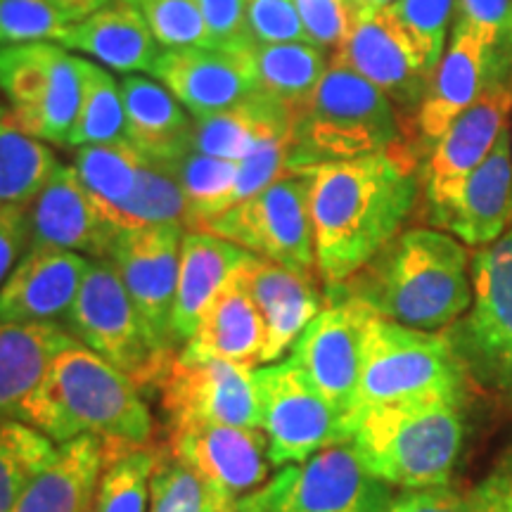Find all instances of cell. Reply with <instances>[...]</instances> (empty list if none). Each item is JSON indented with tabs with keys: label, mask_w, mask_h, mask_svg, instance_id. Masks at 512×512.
<instances>
[{
	"label": "cell",
	"mask_w": 512,
	"mask_h": 512,
	"mask_svg": "<svg viewBox=\"0 0 512 512\" xmlns=\"http://www.w3.org/2000/svg\"><path fill=\"white\" fill-rule=\"evenodd\" d=\"M463 437L460 401L422 399L361 411L349 446L370 475L406 491L448 484Z\"/></svg>",
	"instance_id": "277c9868"
},
{
	"label": "cell",
	"mask_w": 512,
	"mask_h": 512,
	"mask_svg": "<svg viewBox=\"0 0 512 512\" xmlns=\"http://www.w3.org/2000/svg\"><path fill=\"white\" fill-rule=\"evenodd\" d=\"M394 0H354L358 15H363V12H373V10H382L387 8V5H392Z\"/></svg>",
	"instance_id": "f5cc1de1"
},
{
	"label": "cell",
	"mask_w": 512,
	"mask_h": 512,
	"mask_svg": "<svg viewBox=\"0 0 512 512\" xmlns=\"http://www.w3.org/2000/svg\"><path fill=\"white\" fill-rule=\"evenodd\" d=\"M512 43V41H510ZM510 43L496 50L489 81L460 117L432 145L420 166L425 214L434 228L448 226L460 192L472 171L494 150L512 117V57Z\"/></svg>",
	"instance_id": "52a82bcc"
},
{
	"label": "cell",
	"mask_w": 512,
	"mask_h": 512,
	"mask_svg": "<svg viewBox=\"0 0 512 512\" xmlns=\"http://www.w3.org/2000/svg\"><path fill=\"white\" fill-rule=\"evenodd\" d=\"M214 48H254L247 31V0H192Z\"/></svg>",
	"instance_id": "7dc6e473"
},
{
	"label": "cell",
	"mask_w": 512,
	"mask_h": 512,
	"mask_svg": "<svg viewBox=\"0 0 512 512\" xmlns=\"http://www.w3.org/2000/svg\"><path fill=\"white\" fill-rule=\"evenodd\" d=\"M55 444L95 437L105 448L147 446L152 415L124 370L88 347L64 349L19 411Z\"/></svg>",
	"instance_id": "3957f363"
},
{
	"label": "cell",
	"mask_w": 512,
	"mask_h": 512,
	"mask_svg": "<svg viewBox=\"0 0 512 512\" xmlns=\"http://www.w3.org/2000/svg\"><path fill=\"white\" fill-rule=\"evenodd\" d=\"M510 133H512V131H510Z\"/></svg>",
	"instance_id": "11a10c76"
},
{
	"label": "cell",
	"mask_w": 512,
	"mask_h": 512,
	"mask_svg": "<svg viewBox=\"0 0 512 512\" xmlns=\"http://www.w3.org/2000/svg\"><path fill=\"white\" fill-rule=\"evenodd\" d=\"M79 344L53 323H0V418H19L64 349Z\"/></svg>",
	"instance_id": "f546056e"
},
{
	"label": "cell",
	"mask_w": 512,
	"mask_h": 512,
	"mask_svg": "<svg viewBox=\"0 0 512 512\" xmlns=\"http://www.w3.org/2000/svg\"><path fill=\"white\" fill-rule=\"evenodd\" d=\"M31 247L110 256L121 230L100 209L74 166L62 164L29 204Z\"/></svg>",
	"instance_id": "ffe728a7"
},
{
	"label": "cell",
	"mask_w": 512,
	"mask_h": 512,
	"mask_svg": "<svg viewBox=\"0 0 512 512\" xmlns=\"http://www.w3.org/2000/svg\"><path fill=\"white\" fill-rule=\"evenodd\" d=\"M389 512H477L472 491L453 486H427V489H406L392 501Z\"/></svg>",
	"instance_id": "c3c4849f"
},
{
	"label": "cell",
	"mask_w": 512,
	"mask_h": 512,
	"mask_svg": "<svg viewBox=\"0 0 512 512\" xmlns=\"http://www.w3.org/2000/svg\"><path fill=\"white\" fill-rule=\"evenodd\" d=\"M3 209H5V207H3V204H0V211H3Z\"/></svg>",
	"instance_id": "db71d44e"
},
{
	"label": "cell",
	"mask_w": 512,
	"mask_h": 512,
	"mask_svg": "<svg viewBox=\"0 0 512 512\" xmlns=\"http://www.w3.org/2000/svg\"><path fill=\"white\" fill-rule=\"evenodd\" d=\"M60 46L88 55L105 69L124 76L136 72L152 74L162 53L133 0H112L91 17L69 24Z\"/></svg>",
	"instance_id": "cb8c5ba5"
},
{
	"label": "cell",
	"mask_w": 512,
	"mask_h": 512,
	"mask_svg": "<svg viewBox=\"0 0 512 512\" xmlns=\"http://www.w3.org/2000/svg\"><path fill=\"white\" fill-rule=\"evenodd\" d=\"M368 309L349 297H330V304L306 325L292 344V361L325 396L342 420L349 422L356 408L361 380L363 328Z\"/></svg>",
	"instance_id": "9a60e30c"
},
{
	"label": "cell",
	"mask_w": 512,
	"mask_h": 512,
	"mask_svg": "<svg viewBox=\"0 0 512 512\" xmlns=\"http://www.w3.org/2000/svg\"><path fill=\"white\" fill-rule=\"evenodd\" d=\"M157 384L171 427H261L256 377L252 366L245 363L174 354Z\"/></svg>",
	"instance_id": "5bb4252c"
},
{
	"label": "cell",
	"mask_w": 512,
	"mask_h": 512,
	"mask_svg": "<svg viewBox=\"0 0 512 512\" xmlns=\"http://www.w3.org/2000/svg\"><path fill=\"white\" fill-rule=\"evenodd\" d=\"M169 453L233 505L261 489L271 472L268 439L261 427H171Z\"/></svg>",
	"instance_id": "e0dca14e"
},
{
	"label": "cell",
	"mask_w": 512,
	"mask_h": 512,
	"mask_svg": "<svg viewBox=\"0 0 512 512\" xmlns=\"http://www.w3.org/2000/svg\"><path fill=\"white\" fill-rule=\"evenodd\" d=\"M159 451L162 448L150 446L105 451V470L95 491L93 512H145Z\"/></svg>",
	"instance_id": "f35d334b"
},
{
	"label": "cell",
	"mask_w": 512,
	"mask_h": 512,
	"mask_svg": "<svg viewBox=\"0 0 512 512\" xmlns=\"http://www.w3.org/2000/svg\"><path fill=\"white\" fill-rule=\"evenodd\" d=\"M188 219V200L169 162L147 159L140 166L138 183L124 207L114 214L121 233L152 226H183Z\"/></svg>",
	"instance_id": "d590c367"
},
{
	"label": "cell",
	"mask_w": 512,
	"mask_h": 512,
	"mask_svg": "<svg viewBox=\"0 0 512 512\" xmlns=\"http://www.w3.org/2000/svg\"><path fill=\"white\" fill-rule=\"evenodd\" d=\"M162 50L214 48L211 34L192 0H133Z\"/></svg>",
	"instance_id": "b9f144b4"
},
{
	"label": "cell",
	"mask_w": 512,
	"mask_h": 512,
	"mask_svg": "<svg viewBox=\"0 0 512 512\" xmlns=\"http://www.w3.org/2000/svg\"><path fill=\"white\" fill-rule=\"evenodd\" d=\"M150 512H238V505L221 498L171 453L159 451L152 472Z\"/></svg>",
	"instance_id": "60d3db41"
},
{
	"label": "cell",
	"mask_w": 512,
	"mask_h": 512,
	"mask_svg": "<svg viewBox=\"0 0 512 512\" xmlns=\"http://www.w3.org/2000/svg\"><path fill=\"white\" fill-rule=\"evenodd\" d=\"M252 252L219 235L190 230L183 235L181 261H178L176 302L171 313V335L174 342H188L197 328V320Z\"/></svg>",
	"instance_id": "4316f807"
},
{
	"label": "cell",
	"mask_w": 512,
	"mask_h": 512,
	"mask_svg": "<svg viewBox=\"0 0 512 512\" xmlns=\"http://www.w3.org/2000/svg\"><path fill=\"white\" fill-rule=\"evenodd\" d=\"M401 143H413V138L394 102L363 76L335 62L292 114V169L347 162Z\"/></svg>",
	"instance_id": "5b68a950"
},
{
	"label": "cell",
	"mask_w": 512,
	"mask_h": 512,
	"mask_svg": "<svg viewBox=\"0 0 512 512\" xmlns=\"http://www.w3.org/2000/svg\"><path fill=\"white\" fill-rule=\"evenodd\" d=\"M183 226H152L119 235L110 259L117 264L145 335L159 354H174L171 313L176 302Z\"/></svg>",
	"instance_id": "2e32d148"
},
{
	"label": "cell",
	"mask_w": 512,
	"mask_h": 512,
	"mask_svg": "<svg viewBox=\"0 0 512 512\" xmlns=\"http://www.w3.org/2000/svg\"><path fill=\"white\" fill-rule=\"evenodd\" d=\"M247 31L252 46L309 43L294 0H247Z\"/></svg>",
	"instance_id": "ee69618b"
},
{
	"label": "cell",
	"mask_w": 512,
	"mask_h": 512,
	"mask_svg": "<svg viewBox=\"0 0 512 512\" xmlns=\"http://www.w3.org/2000/svg\"><path fill=\"white\" fill-rule=\"evenodd\" d=\"M60 166L50 145L24 133L0 102V204L29 207Z\"/></svg>",
	"instance_id": "1f68e13d"
},
{
	"label": "cell",
	"mask_w": 512,
	"mask_h": 512,
	"mask_svg": "<svg viewBox=\"0 0 512 512\" xmlns=\"http://www.w3.org/2000/svg\"><path fill=\"white\" fill-rule=\"evenodd\" d=\"M143 162L145 155H140L128 140H119V143L76 147L72 166L100 209L114 223V214L124 207L136 188Z\"/></svg>",
	"instance_id": "836d02e7"
},
{
	"label": "cell",
	"mask_w": 512,
	"mask_h": 512,
	"mask_svg": "<svg viewBox=\"0 0 512 512\" xmlns=\"http://www.w3.org/2000/svg\"><path fill=\"white\" fill-rule=\"evenodd\" d=\"M292 136V112L264 93L192 124V147L202 155L240 162L261 147Z\"/></svg>",
	"instance_id": "f1b7e54d"
},
{
	"label": "cell",
	"mask_w": 512,
	"mask_h": 512,
	"mask_svg": "<svg viewBox=\"0 0 512 512\" xmlns=\"http://www.w3.org/2000/svg\"><path fill=\"white\" fill-rule=\"evenodd\" d=\"M188 200L185 228L202 230L211 219L233 207L235 178L240 162L202 155L195 147L169 162Z\"/></svg>",
	"instance_id": "e575fe53"
},
{
	"label": "cell",
	"mask_w": 512,
	"mask_h": 512,
	"mask_svg": "<svg viewBox=\"0 0 512 512\" xmlns=\"http://www.w3.org/2000/svg\"><path fill=\"white\" fill-rule=\"evenodd\" d=\"M91 259L31 247L0 287V323H67Z\"/></svg>",
	"instance_id": "7402d4cb"
},
{
	"label": "cell",
	"mask_w": 512,
	"mask_h": 512,
	"mask_svg": "<svg viewBox=\"0 0 512 512\" xmlns=\"http://www.w3.org/2000/svg\"><path fill=\"white\" fill-rule=\"evenodd\" d=\"M152 74L192 119L228 110L259 93L252 48L162 50Z\"/></svg>",
	"instance_id": "d6986e66"
},
{
	"label": "cell",
	"mask_w": 512,
	"mask_h": 512,
	"mask_svg": "<svg viewBox=\"0 0 512 512\" xmlns=\"http://www.w3.org/2000/svg\"><path fill=\"white\" fill-rule=\"evenodd\" d=\"M254 377L273 467L304 463L325 448L349 444L347 422L292 358L266 363Z\"/></svg>",
	"instance_id": "4fadbf2b"
},
{
	"label": "cell",
	"mask_w": 512,
	"mask_h": 512,
	"mask_svg": "<svg viewBox=\"0 0 512 512\" xmlns=\"http://www.w3.org/2000/svg\"><path fill=\"white\" fill-rule=\"evenodd\" d=\"M67 325L83 347L124 370L138 387L157 384L174 356L152 349L119 268L110 256L91 259Z\"/></svg>",
	"instance_id": "8fae6325"
},
{
	"label": "cell",
	"mask_w": 512,
	"mask_h": 512,
	"mask_svg": "<svg viewBox=\"0 0 512 512\" xmlns=\"http://www.w3.org/2000/svg\"><path fill=\"white\" fill-rule=\"evenodd\" d=\"M69 22L53 0H0V46L60 43Z\"/></svg>",
	"instance_id": "7bdbcfd3"
},
{
	"label": "cell",
	"mask_w": 512,
	"mask_h": 512,
	"mask_svg": "<svg viewBox=\"0 0 512 512\" xmlns=\"http://www.w3.org/2000/svg\"><path fill=\"white\" fill-rule=\"evenodd\" d=\"M235 275L264 320L266 342L261 363L283 361L285 351L325 306L316 278L290 271L256 254L249 256Z\"/></svg>",
	"instance_id": "603a6c76"
},
{
	"label": "cell",
	"mask_w": 512,
	"mask_h": 512,
	"mask_svg": "<svg viewBox=\"0 0 512 512\" xmlns=\"http://www.w3.org/2000/svg\"><path fill=\"white\" fill-rule=\"evenodd\" d=\"M264 342V320L240 278L233 273L207 304L181 354L185 358H202V361H230L252 366L264 356Z\"/></svg>",
	"instance_id": "484cf974"
},
{
	"label": "cell",
	"mask_w": 512,
	"mask_h": 512,
	"mask_svg": "<svg viewBox=\"0 0 512 512\" xmlns=\"http://www.w3.org/2000/svg\"><path fill=\"white\" fill-rule=\"evenodd\" d=\"M444 332L465 375L512 406V228L472 254V306Z\"/></svg>",
	"instance_id": "ba28073f"
},
{
	"label": "cell",
	"mask_w": 512,
	"mask_h": 512,
	"mask_svg": "<svg viewBox=\"0 0 512 512\" xmlns=\"http://www.w3.org/2000/svg\"><path fill=\"white\" fill-rule=\"evenodd\" d=\"M420 166L413 143L309 166L316 264L328 292L347 283L401 233L422 190Z\"/></svg>",
	"instance_id": "6da1fadb"
},
{
	"label": "cell",
	"mask_w": 512,
	"mask_h": 512,
	"mask_svg": "<svg viewBox=\"0 0 512 512\" xmlns=\"http://www.w3.org/2000/svg\"><path fill=\"white\" fill-rule=\"evenodd\" d=\"M126 140V114L121 83L93 60H83L81 100L69 136V147L102 145Z\"/></svg>",
	"instance_id": "8d00e7d4"
},
{
	"label": "cell",
	"mask_w": 512,
	"mask_h": 512,
	"mask_svg": "<svg viewBox=\"0 0 512 512\" xmlns=\"http://www.w3.org/2000/svg\"><path fill=\"white\" fill-rule=\"evenodd\" d=\"M83 57L60 43L0 46V95L15 124L31 138L69 147L79 112Z\"/></svg>",
	"instance_id": "9c48e42d"
},
{
	"label": "cell",
	"mask_w": 512,
	"mask_h": 512,
	"mask_svg": "<svg viewBox=\"0 0 512 512\" xmlns=\"http://www.w3.org/2000/svg\"><path fill=\"white\" fill-rule=\"evenodd\" d=\"M496 50L486 46L475 31L453 24L451 43L430 76V86L413 119V145L422 159L482 93L494 67Z\"/></svg>",
	"instance_id": "44dd1931"
},
{
	"label": "cell",
	"mask_w": 512,
	"mask_h": 512,
	"mask_svg": "<svg viewBox=\"0 0 512 512\" xmlns=\"http://www.w3.org/2000/svg\"><path fill=\"white\" fill-rule=\"evenodd\" d=\"M482 36L489 48L512 41V0H456V22Z\"/></svg>",
	"instance_id": "bcb514c9"
},
{
	"label": "cell",
	"mask_w": 512,
	"mask_h": 512,
	"mask_svg": "<svg viewBox=\"0 0 512 512\" xmlns=\"http://www.w3.org/2000/svg\"><path fill=\"white\" fill-rule=\"evenodd\" d=\"M29 249V207H5L0 211V287Z\"/></svg>",
	"instance_id": "681fc988"
},
{
	"label": "cell",
	"mask_w": 512,
	"mask_h": 512,
	"mask_svg": "<svg viewBox=\"0 0 512 512\" xmlns=\"http://www.w3.org/2000/svg\"><path fill=\"white\" fill-rule=\"evenodd\" d=\"M470 491L477 512H512V446L505 448L482 482Z\"/></svg>",
	"instance_id": "f907efd6"
},
{
	"label": "cell",
	"mask_w": 512,
	"mask_h": 512,
	"mask_svg": "<svg viewBox=\"0 0 512 512\" xmlns=\"http://www.w3.org/2000/svg\"><path fill=\"white\" fill-rule=\"evenodd\" d=\"M55 8L62 12L64 19H67L69 24L74 22H81V19L91 17L93 12H98L105 8V5H110L112 0H53Z\"/></svg>",
	"instance_id": "816d5d0a"
},
{
	"label": "cell",
	"mask_w": 512,
	"mask_h": 512,
	"mask_svg": "<svg viewBox=\"0 0 512 512\" xmlns=\"http://www.w3.org/2000/svg\"><path fill=\"white\" fill-rule=\"evenodd\" d=\"M465 377L444 330L406 328L370 311L363 328L361 380L351 422L366 408L389 403L422 399L463 403Z\"/></svg>",
	"instance_id": "8992f818"
},
{
	"label": "cell",
	"mask_w": 512,
	"mask_h": 512,
	"mask_svg": "<svg viewBox=\"0 0 512 512\" xmlns=\"http://www.w3.org/2000/svg\"><path fill=\"white\" fill-rule=\"evenodd\" d=\"M126 114V140L140 155L157 162H174L192 147L195 119L169 88L145 76H121Z\"/></svg>",
	"instance_id": "83f0119b"
},
{
	"label": "cell",
	"mask_w": 512,
	"mask_h": 512,
	"mask_svg": "<svg viewBox=\"0 0 512 512\" xmlns=\"http://www.w3.org/2000/svg\"><path fill=\"white\" fill-rule=\"evenodd\" d=\"M105 470V446L95 437L60 444L53 463L31 482L10 512H93Z\"/></svg>",
	"instance_id": "4dcf8cb0"
},
{
	"label": "cell",
	"mask_w": 512,
	"mask_h": 512,
	"mask_svg": "<svg viewBox=\"0 0 512 512\" xmlns=\"http://www.w3.org/2000/svg\"><path fill=\"white\" fill-rule=\"evenodd\" d=\"M202 233L302 275H318L311 221V171L299 169L211 219Z\"/></svg>",
	"instance_id": "30bf717a"
},
{
	"label": "cell",
	"mask_w": 512,
	"mask_h": 512,
	"mask_svg": "<svg viewBox=\"0 0 512 512\" xmlns=\"http://www.w3.org/2000/svg\"><path fill=\"white\" fill-rule=\"evenodd\" d=\"M330 62L342 64L380 88L406 119L413 138V119L430 86V74L422 69L387 10L358 15L347 41L332 53Z\"/></svg>",
	"instance_id": "ac0fdd59"
},
{
	"label": "cell",
	"mask_w": 512,
	"mask_h": 512,
	"mask_svg": "<svg viewBox=\"0 0 512 512\" xmlns=\"http://www.w3.org/2000/svg\"><path fill=\"white\" fill-rule=\"evenodd\" d=\"M294 5L309 43L332 53L347 41L358 19L354 0H294Z\"/></svg>",
	"instance_id": "f6af8a7d"
},
{
	"label": "cell",
	"mask_w": 512,
	"mask_h": 512,
	"mask_svg": "<svg viewBox=\"0 0 512 512\" xmlns=\"http://www.w3.org/2000/svg\"><path fill=\"white\" fill-rule=\"evenodd\" d=\"M259 93L268 95L294 114L328 72V50L313 43H278L252 48Z\"/></svg>",
	"instance_id": "d6a6232c"
},
{
	"label": "cell",
	"mask_w": 512,
	"mask_h": 512,
	"mask_svg": "<svg viewBox=\"0 0 512 512\" xmlns=\"http://www.w3.org/2000/svg\"><path fill=\"white\" fill-rule=\"evenodd\" d=\"M60 446L29 422L0 418V512H10L24 489L53 463Z\"/></svg>",
	"instance_id": "74e56055"
},
{
	"label": "cell",
	"mask_w": 512,
	"mask_h": 512,
	"mask_svg": "<svg viewBox=\"0 0 512 512\" xmlns=\"http://www.w3.org/2000/svg\"><path fill=\"white\" fill-rule=\"evenodd\" d=\"M512 221V133L498 136L494 150L472 171L446 230L467 247H489Z\"/></svg>",
	"instance_id": "d4e9b609"
},
{
	"label": "cell",
	"mask_w": 512,
	"mask_h": 512,
	"mask_svg": "<svg viewBox=\"0 0 512 512\" xmlns=\"http://www.w3.org/2000/svg\"><path fill=\"white\" fill-rule=\"evenodd\" d=\"M392 486L370 475L349 444L318 451L238 503V512H389Z\"/></svg>",
	"instance_id": "7c38bea8"
},
{
	"label": "cell",
	"mask_w": 512,
	"mask_h": 512,
	"mask_svg": "<svg viewBox=\"0 0 512 512\" xmlns=\"http://www.w3.org/2000/svg\"><path fill=\"white\" fill-rule=\"evenodd\" d=\"M384 10L406 38L422 69L432 76L448 48L456 0H394Z\"/></svg>",
	"instance_id": "ab89813d"
},
{
	"label": "cell",
	"mask_w": 512,
	"mask_h": 512,
	"mask_svg": "<svg viewBox=\"0 0 512 512\" xmlns=\"http://www.w3.org/2000/svg\"><path fill=\"white\" fill-rule=\"evenodd\" d=\"M330 297H349L406 328L441 332L472 306V256L441 228H408Z\"/></svg>",
	"instance_id": "7a4b0ae2"
}]
</instances>
